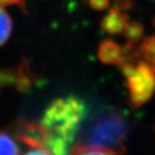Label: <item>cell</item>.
<instances>
[{"instance_id":"cell-4","label":"cell","mask_w":155,"mask_h":155,"mask_svg":"<svg viewBox=\"0 0 155 155\" xmlns=\"http://www.w3.org/2000/svg\"><path fill=\"white\" fill-rule=\"evenodd\" d=\"M14 134L19 141L28 147L48 149L50 136L40 121L19 120L15 124Z\"/></svg>"},{"instance_id":"cell-10","label":"cell","mask_w":155,"mask_h":155,"mask_svg":"<svg viewBox=\"0 0 155 155\" xmlns=\"http://www.w3.org/2000/svg\"><path fill=\"white\" fill-rule=\"evenodd\" d=\"M70 155H117L115 151L104 148H92L85 145H75L71 150Z\"/></svg>"},{"instance_id":"cell-7","label":"cell","mask_w":155,"mask_h":155,"mask_svg":"<svg viewBox=\"0 0 155 155\" xmlns=\"http://www.w3.org/2000/svg\"><path fill=\"white\" fill-rule=\"evenodd\" d=\"M137 55L143 61L155 66V37H149L140 44L137 51Z\"/></svg>"},{"instance_id":"cell-2","label":"cell","mask_w":155,"mask_h":155,"mask_svg":"<svg viewBox=\"0 0 155 155\" xmlns=\"http://www.w3.org/2000/svg\"><path fill=\"white\" fill-rule=\"evenodd\" d=\"M129 133V120L121 112L104 107L85 116L77 139L79 145L121 151Z\"/></svg>"},{"instance_id":"cell-6","label":"cell","mask_w":155,"mask_h":155,"mask_svg":"<svg viewBox=\"0 0 155 155\" xmlns=\"http://www.w3.org/2000/svg\"><path fill=\"white\" fill-rule=\"evenodd\" d=\"M25 72L22 69L17 71L5 70L0 71V88L5 87L8 85H16V86H24L25 83Z\"/></svg>"},{"instance_id":"cell-13","label":"cell","mask_w":155,"mask_h":155,"mask_svg":"<svg viewBox=\"0 0 155 155\" xmlns=\"http://www.w3.org/2000/svg\"><path fill=\"white\" fill-rule=\"evenodd\" d=\"M117 3L120 5V9H123V8H127L130 3L131 0H116Z\"/></svg>"},{"instance_id":"cell-9","label":"cell","mask_w":155,"mask_h":155,"mask_svg":"<svg viewBox=\"0 0 155 155\" xmlns=\"http://www.w3.org/2000/svg\"><path fill=\"white\" fill-rule=\"evenodd\" d=\"M0 155H19V148L14 139L0 130Z\"/></svg>"},{"instance_id":"cell-11","label":"cell","mask_w":155,"mask_h":155,"mask_svg":"<svg viewBox=\"0 0 155 155\" xmlns=\"http://www.w3.org/2000/svg\"><path fill=\"white\" fill-rule=\"evenodd\" d=\"M24 155H55L52 151L43 148H37L34 150H30Z\"/></svg>"},{"instance_id":"cell-12","label":"cell","mask_w":155,"mask_h":155,"mask_svg":"<svg viewBox=\"0 0 155 155\" xmlns=\"http://www.w3.org/2000/svg\"><path fill=\"white\" fill-rule=\"evenodd\" d=\"M24 0H0V7L5 5H22Z\"/></svg>"},{"instance_id":"cell-3","label":"cell","mask_w":155,"mask_h":155,"mask_svg":"<svg viewBox=\"0 0 155 155\" xmlns=\"http://www.w3.org/2000/svg\"><path fill=\"white\" fill-rule=\"evenodd\" d=\"M121 67L129 100L138 108L148 101L155 92V66L145 61H124Z\"/></svg>"},{"instance_id":"cell-1","label":"cell","mask_w":155,"mask_h":155,"mask_svg":"<svg viewBox=\"0 0 155 155\" xmlns=\"http://www.w3.org/2000/svg\"><path fill=\"white\" fill-rule=\"evenodd\" d=\"M86 114V104L79 97L66 96L54 100L40 121L50 136L48 150L55 155H67Z\"/></svg>"},{"instance_id":"cell-8","label":"cell","mask_w":155,"mask_h":155,"mask_svg":"<svg viewBox=\"0 0 155 155\" xmlns=\"http://www.w3.org/2000/svg\"><path fill=\"white\" fill-rule=\"evenodd\" d=\"M12 32V19L8 12L0 7V46H2L9 40Z\"/></svg>"},{"instance_id":"cell-5","label":"cell","mask_w":155,"mask_h":155,"mask_svg":"<svg viewBox=\"0 0 155 155\" xmlns=\"http://www.w3.org/2000/svg\"><path fill=\"white\" fill-rule=\"evenodd\" d=\"M99 57L104 63L120 65L124 61L125 53L122 51L121 46L114 42L107 41L101 44L99 48Z\"/></svg>"}]
</instances>
